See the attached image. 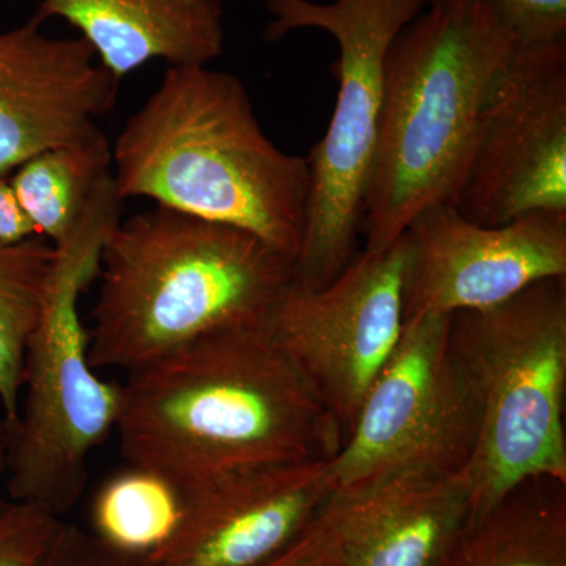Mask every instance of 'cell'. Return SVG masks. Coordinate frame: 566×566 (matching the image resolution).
Returning a JSON list of instances; mask_svg holds the SVG:
<instances>
[{"mask_svg":"<svg viewBox=\"0 0 566 566\" xmlns=\"http://www.w3.org/2000/svg\"><path fill=\"white\" fill-rule=\"evenodd\" d=\"M115 431L129 468L180 491L241 469L331 461L345 441L264 322L203 335L128 371Z\"/></svg>","mask_w":566,"mask_h":566,"instance_id":"1","label":"cell"},{"mask_svg":"<svg viewBox=\"0 0 566 566\" xmlns=\"http://www.w3.org/2000/svg\"><path fill=\"white\" fill-rule=\"evenodd\" d=\"M112 177L126 199L237 227L296 262L311 169L275 147L243 82L208 65H169L112 148Z\"/></svg>","mask_w":566,"mask_h":566,"instance_id":"2","label":"cell"},{"mask_svg":"<svg viewBox=\"0 0 566 566\" xmlns=\"http://www.w3.org/2000/svg\"><path fill=\"white\" fill-rule=\"evenodd\" d=\"M520 43L488 0H430L395 39L365 196V249L389 248L420 212L452 205Z\"/></svg>","mask_w":566,"mask_h":566,"instance_id":"3","label":"cell"},{"mask_svg":"<svg viewBox=\"0 0 566 566\" xmlns=\"http://www.w3.org/2000/svg\"><path fill=\"white\" fill-rule=\"evenodd\" d=\"M294 262L255 234L155 207L112 229L99 256L88 353L125 374L229 327L263 323Z\"/></svg>","mask_w":566,"mask_h":566,"instance_id":"4","label":"cell"},{"mask_svg":"<svg viewBox=\"0 0 566 566\" xmlns=\"http://www.w3.org/2000/svg\"><path fill=\"white\" fill-rule=\"evenodd\" d=\"M122 207L112 177L74 232L54 245L46 300L25 352L6 493L9 501L40 505L59 517L80 501L88 460L115 431L120 411V385L92 365L80 301L98 277L103 245L122 221Z\"/></svg>","mask_w":566,"mask_h":566,"instance_id":"5","label":"cell"},{"mask_svg":"<svg viewBox=\"0 0 566 566\" xmlns=\"http://www.w3.org/2000/svg\"><path fill=\"white\" fill-rule=\"evenodd\" d=\"M450 345L480 411L465 468L472 516L536 476L566 482V277L505 303L458 312Z\"/></svg>","mask_w":566,"mask_h":566,"instance_id":"6","label":"cell"},{"mask_svg":"<svg viewBox=\"0 0 566 566\" xmlns=\"http://www.w3.org/2000/svg\"><path fill=\"white\" fill-rule=\"evenodd\" d=\"M273 21L264 40L319 29L338 44L333 74L337 103L324 137L307 156L311 197L303 248L293 282L318 290L334 281L357 252L365 196L385 103L390 46L430 0H264Z\"/></svg>","mask_w":566,"mask_h":566,"instance_id":"7","label":"cell"},{"mask_svg":"<svg viewBox=\"0 0 566 566\" xmlns=\"http://www.w3.org/2000/svg\"><path fill=\"white\" fill-rule=\"evenodd\" d=\"M452 315L405 322L329 461L334 493H357L406 474L457 475L474 455L480 411L450 345Z\"/></svg>","mask_w":566,"mask_h":566,"instance_id":"8","label":"cell"},{"mask_svg":"<svg viewBox=\"0 0 566 566\" xmlns=\"http://www.w3.org/2000/svg\"><path fill=\"white\" fill-rule=\"evenodd\" d=\"M406 234L389 248L357 252L318 290L292 282L264 327L319 403L352 430L365 394L400 340L405 324Z\"/></svg>","mask_w":566,"mask_h":566,"instance_id":"9","label":"cell"},{"mask_svg":"<svg viewBox=\"0 0 566 566\" xmlns=\"http://www.w3.org/2000/svg\"><path fill=\"white\" fill-rule=\"evenodd\" d=\"M452 205L485 227L566 212V40L517 44L483 112Z\"/></svg>","mask_w":566,"mask_h":566,"instance_id":"10","label":"cell"},{"mask_svg":"<svg viewBox=\"0 0 566 566\" xmlns=\"http://www.w3.org/2000/svg\"><path fill=\"white\" fill-rule=\"evenodd\" d=\"M405 234V322L494 307L536 282L566 277V212L485 227L441 203L420 212Z\"/></svg>","mask_w":566,"mask_h":566,"instance_id":"11","label":"cell"},{"mask_svg":"<svg viewBox=\"0 0 566 566\" xmlns=\"http://www.w3.org/2000/svg\"><path fill=\"white\" fill-rule=\"evenodd\" d=\"M155 566H259L292 545L334 493L329 461L241 469L180 491Z\"/></svg>","mask_w":566,"mask_h":566,"instance_id":"12","label":"cell"},{"mask_svg":"<svg viewBox=\"0 0 566 566\" xmlns=\"http://www.w3.org/2000/svg\"><path fill=\"white\" fill-rule=\"evenodd\" d=\"M48 21L36 10L0 33V177L41 151L102 133L96 122L117 102L118 80L91 43L44 35Z\"/></svg>","mask_w":566,"mask_h":566,"instance_id":"13","label":"cell"},{"mask_svg":"<svg viewBox=\"0 0 566 566\" xmlns=\"http://www.w3.org/2000/svg\"><path fill=\"white\" fill-rule=\"evenodd\" d=\"M472 515L465 472L406 474L333 493L319 526L327 566H436Z\"/></svg>","mask_w":566,"mask_h":566,"instance_id":"14","label":"cell"},{"mask_svg":"<svg viewBox=\"0 0 566 566\" xmlns=\"http://www.w3.org/2000/svg\"><path fill=\"white\" fill-rule=\"evenodd\" d=\"M48 18L80 31L120 81L151 61L208 65L222 54V0H43Z\"/></svg>","mask_w":566,"mask_h":566,"instance_id":"15","label":"cell"},{"mask_svg":"<svg viewBox=\"0 0 566 566\" xmlns=\"http://www.w3.org/2000/svg\"><path fill=\"white\" fill-rule=\"evenodd\" d=\"M436 566H566V482L536 476L469 517Z\"/></svg>","mask_w":566,"mask_h":566,"instance_id":"16","label":"cell"},{"mask_svg":"<svg viewBox=\"0 0 566 566\" xmlns=\"http://www.w3.org/2000/svg\"><path fill=\"white\" fill-rule=\"evenodd\" d=\"M22 211L52 245L74 232L112 178V148L103 132L32 156L10 175Z\"/></svg>","mask_w":566,"mask_h":566,"instance_id":"17","label":"cell"},{"mask_svg":"<svg viewBox=\"0 0 566 566\" xmlns=\"http://www.w3.org/2000/svg\"><path fill=\"white\" fill-rule=\"evenodd\" d=\"M55 248L41 237L0 243V411L10 424L20 411L25 352L40 322Z\"/></svg>","mask_w":566,"mask_h":566,"instance_id":"18","label":"cell"},{"mask_svg":"<svg viewBox=\"0 0 566 566\" xmlns=\"http://www.w3.org/2000/svg\"><path fill=\"white\" fill-rule=\"evenodd\" d=\"M181 493L155 472L129 468L107 480L92 505V534L128 553L151 556L172 534Z\"/></svg>","mask_w":566,"mask_h":566,"instance_id":"19","label":"cell"},{"mask_svg":"<svg viewBox=\"0 0 566 566\" xmlns=\"http://www.w3.org/2000/svg\"><path fill=\"white\" fill-rule=\"evenodd\" d=\"M62 524L43 506L10 501L0 512V566H39Z\"/></svg>","mask_w":566,"mask_h":566,"instance_id":"20","label":"cell"},{"mask_svg":"<svg viewBox=\"0 0 566 566\" xmlns=\"http://www.w3.org/2000/svg\"><path fill=\"white\" fill-rule=\"evenodd\" d=\"M39 566H155L144 554L103 542L91 531L63 523Z\"/></svg>","mask_w":566,"mask_h":566,"instance_id":"21","label":"cell"},{"mask_svg":"<svg viewBox=\"0 0 566 566\" xmlns=\"http://www.w3.org/2000/svg\"><path fill=\"white\" fill-rule=\"evenodd\" d=\"M521 43L566 40V0H488Z\"/></svg>","mask_w":566,"mask_h":566,"instance_id":"22","label":"cell"},{"mask_svg":"<svg viewBox=\"0 0 566 566\" xmlns=\"http://www.w3.org/2000/svg\"><path fill=\"white\" fill-rule=\"evenodd\" d=\"M259 566H327L326 546L318 515L292 545Z\"/></svg>","mask_w":566,"mask_h":566,"instance_id":"23","label":"cell"},{"mask_svg":"<svg viewBox=\"0 0 566 566\" xmlns=\"http://www.w3.org/2000/svg\"><path fill=\"white\" fill-rule=\"evenodd\" d=\"M39 237L18 202L10 178L0 177V243H20Z\"/></svg>","mask_w":566,"mask_h":566,"instance_id":"24","label":"cell"},{"mask_svg":"<svg viewBox=\"0 0 566 566\" xmlns=\"http://www.w3.org/2000/svg\"><path fill=\"white\" fill-rule=\"evenodd\" d=\"M11 424L0 411V512L9 505L6 493L7 468H9Z\"/></svg>","mask_w":566,"mask_h":566,"instance_id":"25","label":"cell"}]
</instances>
